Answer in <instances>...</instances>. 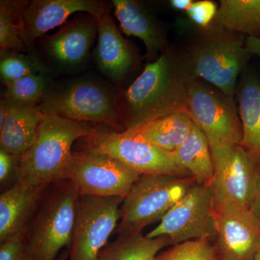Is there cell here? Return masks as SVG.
I'll use <instances>...</instances> for the list:
<instances>
[{
	"label": "cell",
	"mask_w": 260,
	"mask_h": 260,
	"mask_svg": "<svg viewBox=\"0 0 260 260\" xmlns=\"http://www.w3.org/2000/svg\"><path fill=\"white\" fill-rule=\"evenodd\" d=\"M188 79L184 61L162 53L145 66L124 94L125 129L179 112H187Z\"/></svg>",
	"instance_id": "cell-1"
},
{
	"label": "cell",
	"mask_w": 260,
	"mask_h": 260,
	"mask_svg": "<svg viewBox=\"0 0 260 260\" xmlns=\"http://www.w3.org/2000/svg\"><path fill=\"white\" fill-rule=\"evenodd\" d=\"M96 129L86 122L43 114L35 141L20 156L17 182L44 189L52 181L66 179L75 142L91 136Z\"/></svg>",
	"instance_id": "cell-2"
},
{
	"label": "cell",
	"mask_w": 260,
	"mask_h": 260,
	"mask_svg": "<svg viewBox=\"0 0 260 260\" xmlns=\"http://www.w3.org/2000/svg\"><path fill=\"white\" fill-rule=\"evenodd\" d=\"M251 56L244 35L215 28L194 41L183 61L189 76L234 98L238 78Z\"/></svg>",
	"instance_id": "cell-3"
},
{
	"label": "cell",
	"mask_w": 260,
	"mask_h": 260,
	"mask_svg": "<svg viewBox=\"0 0 260 260\" xmlns=\"http://www.w3.org/2000/svg\"><path fill=\"white\" fill-rule=\"evenodd\" d=\"M195 183L191 177L142 174L123 199L116 232H141L160 221Z\"/></svg>",
	"instance_id": "cell-4"
},
{
	"label": "cell",
	"mask_w": 260,
	"mask_h": 260,
	"mask_svg": "<svg viewBox=\"0 0 260 260\" xmlns=\"http://www.w3.org/2000/svg\"><path fill=\"white\" fill-rule=\"evenodd\" d=\"M39 106L43 114L77 122L102 123L122 132L114 94L94 80H75L53 87Z\"/></svg>",
	"instance_id": "cell-5"
},
{
	"label": "cell",
	"mask_w": 260,
	"mask_h": 260,
	"mask_svg": "<svg viewBox=\"0 0 260 260\" xmlns=\"http://www.w3.org/2000/svg\"><path fill=\"white\" fill-rule=\"evenodd\" d=\"M214 166L210 186L215 210L251 209L256 194L259 162L241 144L210 148Z\"/></svg>",
	"instance_id": "cell-6"
},
{
	"label": "cell",
	"mask_w": 260,
	"mask_h": 260,
	"mask_svg": "<svg viewBox=\"0 0 260 260\" xmlns=\"http://www.w3.org/2000/svg\"><path fill=\"white\" fill-rule=\"evenodd\" d=\"M187 112L206 137L210 148L242 143V123L234 98L190 76L188 79Z\"/></svg>",
	"instance_id": "cell-7"
},
{
	"label": "cell",
	"mask_w": 260,
	"mask_h": 260,
	"mask_svg": "<svg viewBox=\"0 0 260 260\" xmlns=\"http://www.w3.org/2000/svg\"><path fill=\"white\" fill-rule=\"evenodd\" d=\"M141 175L110 155L86 147L73 153L66 179L80 195L124 199Z\"/></svg>",
	"instance_id": "cell-8"
},
{
	"label": "cell",
	"mask_w": 260,
	"mask_h": 260,
	"mask_svg": "<svg viewBox=\"0 0 260 260\" xmlns=\"http://www.w3.org/2000/svg\"><path fill=\"white\" fill-rule=\"evenodd\" d=\"M87 148L110 155L141 174L189 177L172 153L162 150L130 130L122 132L96 129L85 138Z\"/></svg>",
	"instance_id": "cell-9"
},
{
	"label": "cell",
	"mask_w": 260,
	"mask_h": 260,
	"mask_svg": "<svg viewBox=\"0 0 260 260\" xmlns=\"http://www.w3.org/2000/svg\"><path fill=\"white\" fill-rule=\"evenodd\" d=\"M216 211L208 184L195 183L147 234L149 238L167 237L171 244L216 237Z\"/></svg>",
	"instance_id": "cell-10"
},
{
	"label": "cell",
	"mask_w": 260,
	"mask_h": 260,
	"mask_svg": "<svg viewBox=\"0 0 260 260\" xmlns=\"http://www.w3.org/2000/svg\"><path fill=\"white\" fill-rule=\"evenodd\" d=\"M80 198L72 185L44 205L27 242L30 260H56L63 248L71 245Z\"/></svg>",
	"instance_id": "cell-11"
},
{
	"label": "cell",
	"mask_w": 260,
	"mask_h": 260,
	"mask_svg": "<svg viewBox=\"0 0 260 260\" xmlns=\"http://www.w3.org/2000/svg\"><path fill=\"white\" fill-rule=\"evenodd\" d=\"M122 201L80 195L68 260H98L119 225Z\"/></svg>",
	"instance_id": "cell-12"
},
{
	"label": "cell",
	"mask_w": 260,
	"mask_h": 260,
	"mask_svg": "<svg viewBox=\"0 0 260 260\" xmlns=\"http://www.w3.org/2000/svg\"><path fill=\"white\" fill-rule=\"evenodd\" d=\"M98 27L97 19L88 14L65 23L55 34L40 41L44 59L61 73L83 68L98 36Z\"/></svg>",
	"instance_id": "cell-13"
},
{
	"label": "cell",
	"mask_w": 260,
	"mask_h": 260,
	"mask_svg": "<svg viewBox=\"0 0 260 260\" xmlns=\"http://www.w3.org/2000/svg\"><path fill=\"white\" fill-rule=\"evenodd\" d=\"M107 10L98 0H32L25 1L20 13L22 37L32 50L38 39L66 23L72 15L84 13L99 20Z\"/></svg>",
	"instance_id": "cell-14"
},
{
	"label": "cell",
	"mask_w": 260,
	"mask_h": 260,
	"mask_svg": "<svg viewBox=\"0 0 260 260\" xmlns=\"http://www.w3.org/2000/svg\"><path fill=\"white\" fill-rule=\"evenodd\" d=\"M215 211L220 260H254L260 249L259 219L249 208L224 207Z\"/></svg>",
	"instance_id": "cell-15"
},
{
	"label": "cell",
	"mask_w": 260,
	"mask_h": 260,
	"mask_svg": "<svg viewBox=\"0 0 260 260\" xmlns=\"http://www.w3.org/2000/svg\"><path fill=\"white\" fill-rule=\"evenodd\" d=\"M98 41L94 57L98 68L112 81H122L134 68L135 54L122 37L107 9L98 20Z\"/></svg>",
	"instance_id": "cell-16"
},
{
	"label": "cell",
	"mask_w": 260,
	"mask_h": 260,
	"mask_svg": "<svg viewBox=\"0 0 260 260\" xmlns=\"http://www.w3.org/2000/svg\"><path fill=\"white\" fill-rule=\"evenodd\" d=\"M114 14L124 34L140 39L147 56L155 59L166 51L167 39L158 20L144 4L134 0H113Z\"/></svg>",
	"instance_id": "cell-17"
},
{
	"label": "cell",
	"mask_w": 260,
	"mask_h": 260,
	"mask_svg": "<svg viewBox=\"0 0 260 260\" xmlns=\"http://www.w3.org/2000/svg\"><path fill=\"white\" fill-rule=\"evenodd\" d=\"M42 116L39 105L7 102L6 116L0 126V149L21 156L35 141Z\"/></svg>",
	"instance_id": "cell-18"
},
{
	"label": "cell",
	"mask_w": 260,
	"mask_h": 260,
	"mask_svg": "<svg viewBox=\"0 0 260 260\" xmlns=\"http://www.w3.org/2000/svg\"><path fill=\"white\" fill-rule=\"evenodd\" d=\"M44 188L16 182L0 196V242L23 234L25 223Z\"/></svg>",
	"instance_id": "cell-19"
},
{
	"label": "cell",
	"mask_w": 260,
	"mask_h": 260,
	"mask_svg": "<svg viewBox=\"0 0 260 260\" xmlns=\"http://www.w3.org/2000/svg\"><path fill=\"white\" fill-rule=\"evenodd\" d=\"M238 103L242 127L241 145L260 162V77L252 74L243 77Z\"/></svg>",
	"instance_id": "cell-20"
},
{
	"label": "cell",
	"mask_w": 260,
	"mask_h": 260,
	"mask_svg": "<svg viewBox=\"0 0 260 260\" xmlns=\"http://www.w3.org/2000/svg\"><path fill=\"white\" fill-rule=\"evenodd\" d=\"M172 155L196 183L210 184L214 173L211 150L206 137L196 124L185 141Z\"/></svg>",
	"instance_id": "cell-21"
},
{
	"label": "cell",
	"mask_w": 260,
	"mask_h": 260,
	"mask_svg": "<svg viewBox=\"0 0 260 260\" xmlns=\"http://www.w3.org/2000/svg\"><path fill=\"white\" fill-rule=\"evenodd\" d=\"M194 124L189 113L179 112L130 131L135 132L158 148L172 153L185 141Z\"/></svg>",
	"instance_id": "cell-22"
},
{
	"label": "cell",
	"mask_w": 260,
	"mask_h": 260,
	"mask_svg": "<svg viewBox=\"0 0 260 260\" xmlns=\"http://www.w3.org/2000/svg\"><path fill=\"white\" fill-rule=\"evenodd\" d=\"M214 23L219 30L260 38V0H221Z\"/></svg>",
	"instance_id": "cell-23"
},
{
	"label": "cell",
	"mask_w": 260,
	"mask_h": 260,
	"mask_svg": "<svg viewBox=\"0 0 260 260\" xmlns=\"http://www.w3.org/2000/svg\"><path fill=\"white\" fill-rule=\"evenodd\" d=\"M170 244L167 237L149 238L141 232L121 234L101 251L98 260H157L162 248Z\"/></svg>",
	"instance_id": "cell-24"
},
{
	"label": "cell",
	"mask_w": 260,
	"mask_h": 260,
	"mask_svg": "<svg viewBox=\"0 0 260 260\" xmlns=\"http://www.w3.org/2000/svg\"><path fill=\"white\" fill-rule=\"evenodd\" d=\"M25 1H0V49L26 52L22 37L20 13Z\"/></svg>",
	"instance_id": "cell-25"
},
{
	"label": "cell",
	"mask_w": 260,
	"mask_h": 260,
	"mask_svg": "<svg viewBox=\"0 0 260 260\" xmlns=\"http://www.w3.org/2000/svg\"><path fill=\"white\" fill-rule=\"evenodd\" d=\"M48 74L42 72L8 84L3 99L17 105H39L49 89Z\"/></svg>",
	"instance_id": "cell-26"
},
{
	"label": "cell",
	"mask_w": 260,
	"mask_h": 260,
	"mask_svg": "<svg viewBox=\"0 0 260 260\" xmlns=\"http://www.w3.org/2000/svg\"><path fill=\"white\" fill-rule=\"evenodd\" d=\"M42 72L49 73L37 56L0 49V75L5 86L24 77Z\"/></svg>",
	"instance_id": "cell-27"
},
{
	"label": "cell",
	"mask_w": 260,
	"mask_h": 260,
	"mask_svg": "<svg viewBox=\"0 0 260 260\" xmlns=\"http://www.w3.org/2000/svg\"><path fill=\"white\" fill-rule=\"evenodd\" d=\"M157 260H220L215 246L208 239H195L174 244L160 253Z\"/></svg>",
	"instance_id": "cell-28"
},
{
	"label": "cell",
	"mask_w": 260,
	"mask_h": 260,
	"mask_svg": "<svg viewBox=\"0 0 260 260\" xmlns=\"http://www.w3.org/2000/svg\"><path fill=\"white\" fill-rule=\"evenodd\" d=\"M218 6L213 1L203 0L194 2L186 10L188 16L198 26L208 28L215 20Z\"/></svg>",
	"instance_id": "cell-29"
},
{
	"label": "cell",
	"mask_w": 260,
	"mask_h": 260,
	"mask_svg": "<svg viewBox=\"0 0 260 260\" xmlns=\"http://www.w3.org/2000/svg\"><path fill=\"white\" fill-rule=\"evenodd\" d=\"M0 260H30L23 234L1 243Z\"/></svg>",
	"instance_id": "cell-30"
},
{
	"label": "cell",
	"mask_w": 260,
	"mask_h": 260,
	"mask_svg": "<svg viewBox=\"0 0 260 260\" xmlns=\"http://www.w3.org/2000/svg\"><path fill=\"white\" fill-rule=\"evenodd\" d=\"M20 156L13 155L0 149V182L2 185L6 184L15 174L17 177Z\"/></svg>",
	"instance_id": "cell-31"
},
{
	"label": "cell",
	"mask_w": 260,
	"mask_h": 260,
	"mask_svg": "<svg viewBox=\"0 0 260 260\" xmlns=\"http://www.w3.org/2000/svg\"><path fill=\"white\" fill-rule=\"evenodd\" d=\"M246 47L251 55L260 56V38L246 37Z\"/></svg>",
	"instance_id": "cell-32"
},
{
	"label": "cell",
	"mask_w": 260,
	"mask_h": 260,
	"mask_svg": "<svg viewBox=\"0 0 260 260\" xmlns=\"http://www.w3.org/2000/svg\"><path fill=\"white\" fill-rule=\"evenodd\" d=\"M251 210L255 214L256 217L260 220V162L259 172H258L257 181H256V194Z\"/></svg>",
	"instance_id": "cell-33"
},
{
	"label": "cell",
	"mask_w": 260,
	"mask_h": 260,
	"mask_svg": "<svg viewBox=\"0 0 260 260\" xmlns=\"http://www.w3.org/2000/svg\"><path fill=\"white\" fill-rule=\"evenodd\" d=\"M194 3L192 0H172L169 2L173 9L177 10H186Z\"/></svg>",
	"instance_id": "cell-34"
},
{
	"label": "cell",
	"mask_w": 260,
	"mask_h": 260,
	"mask_svg": "<svg viewBox=\"0 0 260 260\" xmlns=\"http://www.w3.org/2000/svg\"><path fill=\"white\" fill-rule=\"evenodd\" d=\"M68 256H69L68 254H64L63 255H61L60 257H59L57 260H68Z\"/></svg>",
	"instance_id": "cell-35"
},
{
	"label": "cell",
	"mask_w": 260,
	"mask_h": 260,
	"mask_svg": "<svg viewBox=\"0 0 260 260\" xmlns=\"http://www.w3.org/2000/svg\"><path fill=\"white\" fill-rule=\"evenodd\" d=\"M254 260H260V249L259 251L256 252L255 256H254Z\"/></svg>",
	"instance_id": "cell-36"
}]
</instances>
